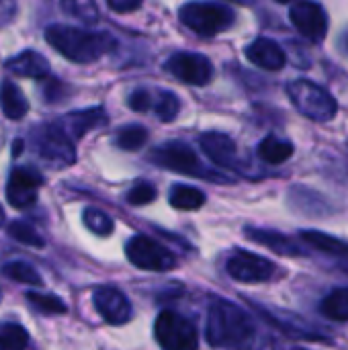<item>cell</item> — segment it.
I'll return each instance as SVG.
<instances>
[{
  "instance_id": "16",
  "label": "cell",
  "mask_w": 348,
  "mask_h": 350,
  "mask_svg": "<svg viewBox=\"0 0 348 350\" xmlns=\"http://www.w3.org/2000/svg\"><path fill=\"white\" fill-rule=\"evenodd\" d=\"M246 57L260 70L267 72H279L287 64V55L281 49V45L269 37H256L246 47Z\"/></svg>"
},
{
  "instance_id": "35",
  "label": "cell",
  "mask_w": 348,
  "mask_h": 350,
  "mask_svg": "<svg viewBox=\"0 0 348 350\" xmlns=\"http://www.w3.org/2000/svg\"><path fill=\"white\" fill-rule=\"evenodd\" d=\"M43 98L47 100V103H59V100H64L66 96H68V86L66 84H62L59 80H55V78H49L47 76V80H45V84H43Z\"/></svg>"
},
{
  "instance_id": "13",
  "label": "cell",
  "mask_w": 348,
  "mask_h": 350,
  "mask_svg": "<svg viewBox=\"0 0 348 350\" xmlns=\"http://www.w3.org/2000/svg\"><path fill=\"white\" fill-rule=\"evenodd\" d=\"M250 306L277 330H281L285 336H293L299 340H314V342H322L326 340L324 332L318 330L316 326H310L308 322H304L299 316H293L285 310H273V308H265L256 301H250Z\"/></svg>"
},
{
  "instance_id": "29",
  "label": "cell",
  "mask_w": 348,
  "mask_h": 350,
  "mask_svg": "<svg viewBox=\"0 0 348 350\" xmlns=\"http://www.w3.org/2000/svg\"><path fill=\"white\" fill-rule=\"evenodd\" d=\"M8 236H12L16 242L25 244V246H31V248H43L45 246V240L37 234V230L27 224V221H10L8 228H6Z\"/></svg>"
},
{
  "instance_id": "24",
  "label": "cell",
  "mask_w": 348,
  "mask_h": 350,
  "mask_svg": "<svg viewBox=\"0 0 348 350\" xmlns=\"http://www.w3.org/2000/svg\"><path fill=\"white\" fill-rule=\"evenodd\" d=\"M320 312L334 322H348V287L334 289L330 295H326Z\"/></svg>"
},
{
  "instance_id": "1",
  "label": "cell",
  "mask_w": 348,
  "mask_h": 350,
  "mask_svg": "<svg viewBox=\"0 0 348 350\" xmlns=\"http://www.w3.org/2000/svg\"><path fill=\"white\" fill-rule=\"evenodd\" d=\"M256 328L252 318L236 304L213 299L207 310L205 338L215 349H240L252 345Z\"/></svg>"
},
{
  "instance_id": "7",
  "label": "cell",
  "mask_w": 348,
  "mask_h": 350,
  "mask_svg": "<svg viewBox=\"0 0 348 350\" xmlns=\"http://www.w3.org/2000/svg\"><path fill=\"white\" fill-rule=\"evenodd\" d=\"M154 338L166 350H195L199 347V332L191 320L166 310L154 322Z\"/></svg>"
},
{
  "instance_id": "37",
  "label": "cell",
  "mask_w": 348,
  "mask_h": 350,
  "mask_svg": "<svg viewBox=\"0 0 348 350\" xmlns=\"http://www.w3.org/2000/svg\"><path fill=\"white\" fill-rule=\"evenodd\" d=\"M107 4L115 12H133L142 6V0H107Z\"/></svg>"
},
{
  "instance_id": "31",
  "label": "cell",
  "mask_w": 348,
  "mask_h": 350,
  "mask_svg": "<svg viewBox=\"0 0 348 350\" xmlns=\"http://www.w3.org/2000/svg\"><path fill=\"white\" fill-rule=\"evenodd\" d=\"M82 219H84V226H86L92 234H96V236H111L113 230H115L113 219H111L105 211L94 209V207L84 209Z\"/></svg>"
},
{
  "instance_id": "2",
  "label": "cell",
  "mask_w": 348,
  "mask_h": 350,
  "mask_svg": "<svg viewBox=\"0 0 348 350\" xmlns=\"http://www.w3.org/2000/svg\"><path fill=\"white\" fill-rule=\"evenodd\" d=\"M47 43L66 59L76 64H92L117 47V39L105 31H88L70 25H51L45 31Z\"/></svg>"
},
{
  "instance_id": "4",
  "label": "cell",
  "mask_w": 348,
  "mask_h": 350,
  "mask_svg": "<svg viewBox=\"0 0 348 350\" xmlns=\"http://www.w3.org/2000/svg\"><path fill=\"white\" fill-rule=\"evenodd\" d=\"M287 96L291 98L293 107L308 119L316 123H328L336 117L338 113V103L336 98L322 88L320 84L299 78L287 84Z\"/></svg>"
},
{
  "instance_id": "8",
  "label": "cell",
  "mask_w": 348,
  "mask_h": 350,
  "mask_svg": "<svg viewBox=\"0 0 348 350\" xmlns=\"http://www.w3.org/2000/svg\"><path fill=\"white\" fill-rule=\"evenodd\" d=\"M125 256L133 267H137L142 271L166 273L176 267V256L168 248H164L162 244H158L156 240H152L150 236H144V234H137L127 240Z\"/></svg>"
},
{
  "instance_id": "30",
  "label": "cell",
  "mask_w": 348,
  "mask_h": 350,
  "mask_svg": "<svg viewBox=\"0 0 348 350\" xmlns=\"http://www.w3.org/2000/svg\"><path fill=\"white\" fill-rule=\"evenodd\" d=\"M27 301L41 314H47V316H57V314H66L68 308L66 304L55 297V295H47V293H37V291H29L27 293Z\"/></svg>"
},
{
  "instance_id": "32",
  "label": "cell",
  "mask_w": 348,
  "mask_h": 350,
  "mask_svg": "<svg viewBox=\"0 0 348 350\" xmlns=\"http://www.w3.org/2000/svg\"><path fill=\"white\" fill-rule=\"evenodd\" d=\"M156 197H158V191H156V187H154L152 183H148V180H137V183L127 191V195H125L127 203L133 205V207H144V205H148V203H154Z\"/></svg>"
},
{
  "instance_id": "40",
  "label": "cell",
  "mask_w": 348,
  "mask_h": 350,
  "mask_svg": "<svg viewBox=\"0 0 348 350\" xmlns=\"http://www.w3.org/2000/svg\"><path fill=\"white\" fill-rule=\"evenodd\" d=\"M4 219H6V217H4V209H2V205H0V228H2V224H4Z\"/></svg>"
},
{
  "instance_id": "22",
  "label": "cell",
  "mask_w": 348,
  "mask_h": 350,
  "mask_svg": "<svg viewBox=\"0 0 348 350\" xmlns=\"http://www.w3.org/2000/svg\"><path fill=\"white\" fill-rule=\"evenodd\" d=\"M295 148L291 142H285L281 137H275V135H269L265 137L260 144H258V156L263 162L271 164V166H279L283 162H287L291 156H293Z\"/></svg>"
},
{
  "instance_id": "38",
  "label": "cell",
  "mask_w": 348,
  "mask_h": 350,
  "mask_svg": "<svg viewBox=\"0 0 348 350\" xmlns=\"http://www.w3.org/2000/svg\"><path fill=\"white\" fill-rule=\"evenodd\" d=\"M23 148H25V142H23V139H16V142L12 144V152H14V156H21Z\"/></svg>"
},
{
  "instance_id": "14",
  "label": "cell",
  "mask_w": 348,
  "mask_h": 350,
  "mask_svg": "<svg viewBox=\"0 0 348 350\" xmlns=\"http://www.w3.org/2000/svg\"><path fill=\"white\" fill-rule=\"evenodd\" d=\"M43 185V176L33 168L16 166L12 168L6 185V199L14 209H29L35 205L39 187Z\"/></svg>"
},
{
  "instance_id": "34",
  "label": "cell",
  "mask_w": 348,
  "mask_h": 350,
  "mask_svg": "<svg viewBox=\"0 0 348 350\" xmlns=\"http://www.w3.org/2000/svg\"><path fill=\"white\" fill-rule=\"evenodd\" d=\"M127 105L131 111L135 113H146L154 107V94L146 88H135L129 96H127Z\"/></svg>"
},
{
  "instance_id": "20",
  "label": "cell",
  "mask_w": 348,
  "mask_h": 350,
  "mask_svg": "<svg viewBox=\"0 0 348 350\" xmlns=\"http://www.w3.org/2000/svg\"><path fill=\"white\" fill-rule=\"evenodd\" d=\"M0 109L4 113V117H8L12 121H21L29 113V103H27L23 90L16 84H12L10 80H4L0 84Z\"/></svg>"
},
{
  "instance_id": "25",
  "label": "cell",
  "mask_w": 348,
  "mask_h": 350,
  "mask_svg": "<svg viewBox=\"0 0 348 350\" xmlns=\"http://www.w3.org/2000/svg\"><path fill=\"white\" fill-rule=\"evenodd\" d=\"M2 275L6 279H12V281L21 283V285H33V287L43 285L41 275L29 262H23V260H14V262L4 265L2 267Z\"/></svg>"
},
{
  "instance_id": "28",
  "label": "cell",
  "mask_w": 348,
  "mask_h": 350,
  "mask_svg": "<svg viewBox=\"0 0 348 350\" xmlns=\"http://www.w3.org/2000/svg\"><path fill=\"white\" fill-rule=\"evenodd\" d=\"M117 146L125 152H137L148 142V129L142 125H125L117 131Z\"/></svg>"
},
{
  "instance_id": "17",
  "label": "cell",
  "mask_w": 348,
  "mask_h": 350,
  "mask_svg": "<svg viewBox=\"0 0 348 350\" xmlns=\"http://www.w3.org/2000/svg\"><path fill=\"white\" fill-rule=\"evenodd\" d=\"M109 121L107 111L103 107H92V109H84V111H74L68 113L66 117H62L59 127L72 137V139H80L84 137L88 131L105 125Z\"/></svg>"
},
{
  "instance_id": "19",
  "label": "cell",
  "mask_w": 348,
  "mask_h": 350,
  "mask_svg": "<svg viewBox=\"0 0 348 350\" xmlns=\"http://www.w3.org/2000/svg\"><path fill=\"white\" fill-rule=\"evenodd\" d=\"M6 68L16 76H27V78H37V80L49 76V62L35 49L21 51L16 57L6 62Z\"/></svg>"
},
{
  "instance_id": "15",
  "label": "cell",
  "mask_w": 348,
  "mask_h": 350,
  "mask_svg": "<svg viewBox=\"0 0 348 350\" xmlns=\"http://www.w3.org/2000/svg\"><path fill=\"white\" fill-rule=\"evenodd\" d=\"M199 144H201V150L203 154L219 168H234L236 162H238V148H236V142L228 135V133H222V131H205L201 137H199Z\"/></svg>"
},
{
  "instance_id": "6",
  "label": "cell",
  "mask_w": 348,
  "mask_h": 350,
  "mask_svg": "<svg viewBox=\"0 0 348 350\" xmlns=\"http://www.w3.org/2000/svg\"><path fill=\"white\" fill-rule=\"evenodd\" d=\"M152 162L166 168V170H172V172H178V174H189V176H201V178H209V180H222V183H228L230 178L226 176H217V174H211L207 172V168L201 164V160L197 158L195 150L185 144V142H166L158 148L152 150L150 154Z\"/></svg>"
},
{
  "instance_id": "18",
  "label": "cell",
  "mask_w": 348,
  "mask_h": 350,
  "mask_svg": "<svg viewBox=\"0 0 348 350\" xmlns=\"http://www.w3.org/2000/svg\"><path fill=\"white\" fill-rule=\"evenodd\" d=\"M246 236L256 242L267 246L269 250L277 252V254H285V256H304V248L297 244V240H293L291 236L279 234L275 230H263V228H246Z\"/></svg>"
},
{
  "instance_id": "5",
  "label": "cell",
  "mask_w": 348,
  "mask_h": 350,
  "mask_svg": "<svg viewBox=\"0 0 348 350\" xmlns=\"http://www.w3.org/2000/svg\"><path fill=\"white\" fill-rule=\"evenodd\" d=\"M31 148L37 158L51 168H64L76 162L74 139L59 127V123L35 127L31 133Z\"/></svg>"
},
{
  "instance_id": "12",
  "label": "cell",
  "mask_w": 348,
  "mask_h": 350,
  "mask_svg": "<svg viewBox=\"0 0 348 350\" xmlns=\"http://www.w3.org/2000/svg\"><path fill=\"white\" fill-rule=\"evenodd\" d=\"M92 304L98 316L111 326H123L131 320L133 308L125 293L113 285H101L92 293Z\"/></svg>"
},
{
  "instance_id": "41",
  "label": "cell",
  "mask_w": 348,
  "mask_h": 350,
  "mask_svg": "<svg viewBox=\"0 0 348 350\" xmlns=\"http://www.w3.org/2000/svg\"><path fill=\"white\" fill-rule=\"evenodd\" d=\"M277 2H281V4H285V2H293V0H277Z\"/></svg>"
},
{
  "instance_id": "39",
  "label": "cell",
  "mask_w": 348,
  "mask_h": 350,
  "mask_svg": "<svg viewBox=\"0 0 348 350\" xmlns=\"http://www.w3.org/2000/svg\"><path fill=\"white\" fill-rule=\"evenodd\" d=\"M340 47L345 49V53L348 55V33H345V35H343V39H340Z\"/></svg>"
},
{
  "instance_id": "11",
  "label": "cell",
  "mask_w": 348,
  "mask_h": 350,
  "mask_svg": "<svg viewBox=\"0 0 348 350\" xmlns=\"http://www.w3.org/2000/svg\"><path fill=\"white\" fill-rule=\"evenodd\" d=\"M289 18L297 33L314 43H322L328 35V14L320 2L297 0L289 8Z\"/></svg>"
},
{
  "instance_id": "23",
  "label": "cell",
  "mask_w": 348,
  "mask_h": 350,
  "mask_svg": "<svg viewBox=\"0 0 348 350\" xmlns=\"http://www.w3.org/2000/svg\"><path fill=\"white\" fill-rule=\"evenodd\" d=\"M168 201L174 209H183V211H195L201 209L207 201V195L197 189V187H189V185H174L168 193Z\"/></svg>"
},
{
  "instance_id": "26",
  "label": "cell",
  "mask_w": 348,
  "mask_h": 350,
  "mask_svg": "<svg viewBox=\"0 0 348 350\" xmlns=\"http://www.w3.org/2000/svg\"><path fill=\"white\" fill-rule=\"evenodd\" d=\"M29 347L27 330L16 322H2L0 324V349L21 350Z\"/></svg>"
},
{
  "instance_id": "21",
  "label": "cell",
  "mask_w": 348,
  "mask_h": 350,
  "mask_svg": "<svg viewBox=\"0 0 348 350\" xmlns=\"http://www.w3.org/2000/svg\"><path fill=\"white\" fill-rule=\"evenodd\" d=\"M299 236L306 244H310L318 252L348 260V242H345V240L330 236V234H324V232H318V230H304Z\"/></svg>"
},
{
  "instance_id": "3",
  "label": "cell",
  "mask_w": 348,
  "mask_h": 350,
  "mask_svg": "<svg viewBox=\"0 0 348 350\" xmlns=\"http://www.w3.org/2000/svg\"><path fill=\"white\" fill-rule=\"evenodd\" d=\"M183 25L201 37H215L236 23V10L217 0H193L178 12Z\"/></svg>"
},
{
  "instance_id": "9",
  "label": "cell",
  "mask_w": 348,
  "mask_h": 350,
  "mask_svg": "<svg viewBox=\"0 0 348 350\" xmlns=\"http://www.w3.org/2000/svg\"><path fill=\"white\" fill-rule=\"evenodd\" d=\"M166 72H170L176 80L189 86H207L213 78V64L207 55L195 51H176L166 64Z\"/></svg>"
},
{
  "instance_id": "10",
  "label": "cell",
  "mask_w": 348,
  "mask_h": 350,
  "mask_svg": "<svg viewBox=\"0 0 348 350\" xmlns=\"http://www.w3.org/2000/svg\"><path fill=\"white\" fill-rule=\"evenodd\" d=\"M228 275L240 283H267L271 279H275L279 267L254 252H246V250H236L230 258H228Z\"/></svg>"
},
{
  "instance_id": "27",
  "label": "cell",
  "mask_w": 348,
  "mask_h": 350,
  "mask_svg": "<svg viewBox=\"0 0 348 350\" xmlns=\"http://www.w3.org/2000/svg\"><path fill=\"white\" fill-rule=\"evenodd\" d=\"M154 113L158 115V119L162 123H170L178 117L180 113V100L174 92L170 90H158L156 98H154Z\"/></svg>"
},
{
  "instance_id": "36",
  "label": "cell",
  "mask_w": 348,
  "mask_h": 350,
  "mask_svg": "<svg viewBox=\"0 0 348 350\" xmlns=\"http://www.w3.org/2000/svg\"><path fill=\"white\" fill-rule=\"evenodd\" d=\"M16 14V2L14 0H0V29L6 27Z\"/></svg>"
},
{
  "instance_id": "33",
  "label": "cell",
  "mask_w": 348,
  "mask_h": 350,
  "mask_svg": "<svg viewBox=\"0 0 348 350\" xmlns=\"http://www.w3.org/2000/svg\"><path fill=\"white\" fill-rule=\"evenodd\" d=\"M62 2H64V8L72 16H76L84 23H96L98 10H96L94 0H62Z\"/></svg>"
}]
</instances>
